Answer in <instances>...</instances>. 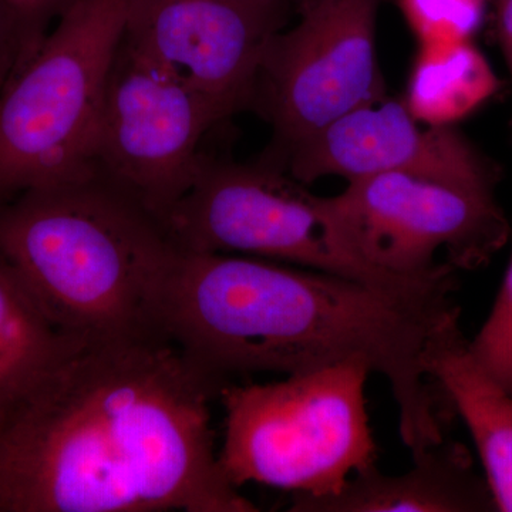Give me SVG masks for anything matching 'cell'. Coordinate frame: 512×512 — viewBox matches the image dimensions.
Segmentation results:
<instances>
[{
    "mask_svg": "<svg viewBox=\"0 0 512 512\" xmlns=\"http://www.w3.org/2000/svg\"><path fill=\"white\" fill-rule=\"evenodd\" d=\"M221 386L167 336L77 339L0 427V512H255L222 471Z\"/></svg>",
    "mask_w": 512,
    "mask_h": 512,
    "instance_id": "cell-1",
    "label": "cell"
},
{
    "mask_svg": "<svg viewBox=\"0 0 512 512\" xmlns=\"http://www.w3.org/2000/svg\"><path fill=\"white\" fill-rule=\"evenodd\" d=\"M161 319L165 335L221 389L234 377L360 360L389 383L412 456L444 439L426 356L460 319L451 296L420 301L282 262L181 249Z\"/></svg>",
    "mask_w": 512,
    "mask_h": 512,
    "instance_id": "cell-2",
    "label": "cell"
},
{
    "mask_svg": "<svg viewBox=\"0 0 512 512\" xmlns=\"http://www.w3.org/2000/svg\"><path fill=\"white\" fill-rule=\"evenodd\" d=\"M0 252L67 335L167 336L164 292L181 248L163 218L99 171L0 205Z\"/></svg>",
    "mask_w": 512,
    "mask_h": 512,
    "instance_id": "cell-3",
    "label": "cell"
},
{
    "mask_svg": "<svg viewBox=\"0 0 512 512\" xmlns=\"http://www.w3.org/2000/svg\"><path fill=\"white\" fill-rule=\"evenodd\" d=\"M370 375L365 362L349 360L281 382L225 386L218 453L225 476L237 488L261 484L302 497L338 493L377 461L367 413Z\"/></svg>",
    "mask_w": 512,
    "mask_h": 512,
    "instance_id": "cell-4",
    "label": "cell"
},
{
    "mask_svg": "<svg viewBox=\"0 0 512 512\" xmlns=\"http://www.w3.org/2000/svg\"><path fill=\"white\" fill-rule=\"evenodd\" d=\"M127 0H74L0 96V205L96 173L97 133Z\"/></svg>",
    "mask_w": 512,
    "mask_h": 512,
    "instance_id": "cell-5",
    "label": "cell"
},
{
    "mask_svg": "<svg viewBox=\"0 0 512 512\" xmlns=\"http://www.w3.org/2000/svg\"><path fill=\"white\" fill-rule=\"evenodd\" d=\"M183 251L252 256L343 276L404 298H448L454 278L412 281L367 264L343 238L326 198L268 163L201 153L190 190L163 217Z\"/></svg>",
    "mask_w": 512,
    "mask_h": 512,
    "instance_id": "cell-6",
    "label": "cell"
},
{
    "mask_svg": "<svg viewBox=\"0 0 512 512\" xmlns=\"http://www.w3.org/2000/svg\"><path fill=\"white\" fill-rule=\"evenodd\" d=\"M326 205L363 261L412 281L481 268L510 238L494 190L417 175L357 178Z\"/></svg>",
    "mask_w": 512,
    "mask_h": 512,
    "instance_id": "cell-7",
    "label": "cell"
},
{
    "mask_svg": "<svg viewBox=\"0 0 512 512\" xmlns=\"http://www.w3.org/2000/svg\"><path fill=\"white\" fill-rule=\"evenodd\" d=\"M225 119L123 35L107 79L94 167L163 218L194 183L205 134Z\"/></svg>",
    "mask_w": 512,
    "mask_h": 512,
    "instance_id": "cell-8",
    "label": "cell"
},
{
    "mask_svg": "<svg viewBox=\"0 0 512 512\" xmlns=\"http://www.w3.org/2000/svg\"><path fill=\"white\" fill-rule=\"evenodd\" d=\"M380 0H301V18L276 33L254 103L274 128L275 158L343 114L386 100L376 55Z\"/></svg>",
    "mask_w": 512,
    "mask_h": 512,
    "instance_id": "cell-9",
    "label": "cell"
},
{
    "mask_svg": "<svg viewBox=\"0 0 512 512\" xmlns=\"http://www.w3.org/2000/svg\"><path fill=\"white\" fill-rule=\"evenodd\" d=\"M285 15L259 0H127L124 37L231 117L254 103Z\"/></svg>",
    "mask_w": 512,
    "mask_h": 512,
    "instance_id": "cell-10",
    "label": "cell"
},
{
    "mask_svg": "<svg viewBox=\"0 0 512 512\" xmlns=\"http://www.w3.org/2000/svg\"><path fill=\"white\" fill-rule=\"evenodd\" d=\"M262 158L303 184L382 174L494 191L498 183L495 165L454 126L423 128L403 101L387 99L343 114L281 156Z\"/></svg>",
    "mask_w": 512,
    "mask_h": 512,
    "instance_id": "cell-11",
    "label": "cell"
},
{
    "mask_svg": "<svg viewBox=\"0 0 512 512\" xmlns=\"http://www.w3.org/2000/svg\"><path fill=\"white\" fill-rule=\"evenodd\" d=\"M413 457L407 473L384 474L370 466L336 494L295 495L291 512H485L497 511L485 478L478 477L463 444L447 440Z\"/></svg>",
    "mask_w": 512,
    "mask_h": 512,
    "instance_id": "cell-12",
    "label": "cell"
},
{
    "mask_svg": "<svg viewBox=\"0 0 512 512\" xmlns=\"http://www.w3.org/2000/svg\"><path fill=\"white\" fill-rule=\"evenodd\" d=\"M467 345L460 320L450 323L427 350V373L473 437L495 510L512 512V394L477 365Z\"/></svg>",
    "mask_w": 512,
    "mask_h": 512,
    "instance_id": "cell-13",
    "label": "cell"
},
{
    "mask_svg": "<svg viewBox=\"0 0 512 512\" xmlns=\"http://www.w3.org/2000/svg\"><path fill=\"white\" fill-rule=\"evenodd\" d=\"M76 340L57 328L0 252V427Z\"/></svg>",
    "mask_w": 512,
    "mask_h": 512,
    "instance_id": "cell-14",
    "label": "cell"
},
{
    "mask_svg": "<svg viewBox=\"0 0 512 512\" xmlns=\"http://www.w3.org/2000/svg\"><path fill=\"white\" fill-rule=\"evenodd\" d=\"M500 87L487 57L473 42L421 45L403 103L424 126L467 119Z\"/></svg>",
    "mask_w": 512,
    "mask_h": 512,
    "instance_id": "cell-15",
    "label": "cell"
},
{
    "mask_svg": "<svg viewBox=\"0 0 512 512\" xmlns=\"http://www.w3.org/2000/svg\"><path fill=\"white\" fill-rule=\"evenodd\" d=\"M490 0H397L419 46L470 42Z\"/></svg>",
    "mask_w": 512,
    "mask_h": 512,
    "instance_id": "cell-16",
    "label": "cell"
},
{
    "mask_svg": "<svg viewBox=\"0 0 512 512\" xmlns=\"http://www.w3.org/2000/svg\"><path fill=\"white\" fill-rule=\"evenodd\" d=\"M467 346L477 365L512 394V255L493 308Z\"/></svg>",
    "mask_w": 512,
    "mask_h": 512,
    "instance_id": "cell-17",
    "label": "cell"
},
{
    "mask_svg": "<svg viewBox=\"0 0 512 512\" xmlns=\"http://www.w3.org/2000/svg\"><path fill=\"white\" fill-rule=\"evenodd\" d=\"M6 2L15 10L22 28L23 52L20 70L33 59L52 30L53 23L57 22L74 0H6Z\"/></svg>",
    "mask_w": 512,
    "mask_h": 512,
    "instance_id": "cell-18",
    "label": "cell"
},
{
    "mask_svg": "<svg viewBox=\"0 0 512 512\" xmlns=\"http://www.w3.org/2000/svg\"><path fill=\"white\" fill-rule=\"evenodd\" d=\"M22 28L15 10L0 0V96L22 62Z\"/></svg>",
    "mask_w": 512,
    "mask_h": 512,
    "instance_id": "cell-19",
    "label": "cell"
},
{
    "mask_svg": "<svg viewBox=\"0 0 512 512\" xmlns=\"http://www.w3.org/2000/svg\"><path fill=\"white\" fill-rule=\"evenodd\" d=\"M497 12L498 40L512 79V0H493Z\"/></svg>",
    "mask_w": 512,
    "mask_h": 512,
    "instance_id": "cell-20",
    "label": "cell"
},
{
    "mask_svg": "<svg viewBox=\"0 0 512 512\" xmlns=\"http://www.w3.org/2000/svg\"><path fill=\"white\" fill-rule=\"evenodd\" d=\"M259 2L272 3V5H286L288 0H259Z\"/></svg>",
    "mask_w": 512,
    "mask_h": 512,
    "instance_id": "cell-21",
    "label": "cell"
}]
</instances>
